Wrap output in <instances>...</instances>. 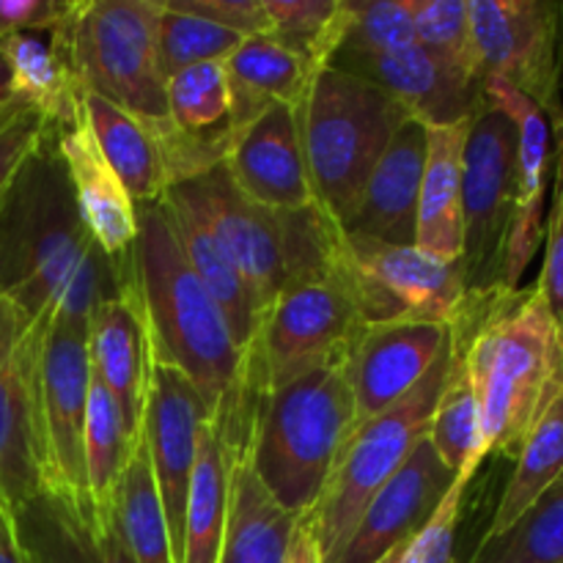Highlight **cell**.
<instances>
[{
	"label": "cell",
	"instance_id": "f35d334b",
	"mask_svg": "<svg viewBox=\"0 0 563 563\" xmlns=\"http://www.w3.org/2000/svg\"><path fill=\"white\" fill-rule=\"evenodd\" d=\"M344 9L346 31L335 53H394L416 44V0H344Z\"/></svg>",
	"mask_w": 563,
	"mask_h": 563
},
{
	"label": "cell",
	"instance_id": "836d02e7",
	"mask_svg": "<svg viewBox=\"0 0 563 563\" xmlns=\"http://www.w3.org/2000/svg\"><path fill=\"white\" fill-rule=\"evenodd\" d=\"M563 476V394L553 401L542 421L533 427L528 440L517 454L511 476L506 482L504 495L493 511L484 539L500 537L509 531L522 515L533 506V500L553 487Z\"/></svg>",
	"mask_w": 563,
	"mask_h": 563
},
{
	"label": "cell",
	"instance_id": "83f0119b",
	"mask_svg": "<svg viewBox=\"0 0 563 563\" xmlns=\"http://www.w3.org/2000/svg\"><path fill=\"white\" fill-rule=\"evenodd\" d=\"M229 460V517L218 563H284L295 517L262 487L247 454Z\"/></svg>",
	"mask_w": 563,
	"mask_h": 563
},
{
	"label": "cell",
	"instance_id": "ffe728a7",
	"mask_svg": "<svg viewBox=\"0 0 563 563\" xmlns=\"http://www.w3.org/2000/svg\"><path fill=\"white\" fill-rule=\"evenodd\" d=\"M484 93L517 130V203L504 262V289H520L528 264L544 242V192L550 165V121L542 110L498 77H484Z\"/></svg>",
	"mask_w": 563,
	"mask_h": 563
},
{
	"label": "cell",
	"instance_id": "c3c4849f",
	"mask_svg": "<svg viewBox=\"0 0 563 563\" xmlns=\"http://www.w3.org/2000/svg\"><path fill=\"white\" fill-rule=\"evenodd\" d=\"M9 33H14V25L9 22V16H5V9H3V0H0V38H5Z\"/></svg>",
	"mask_w": 563,
	"mask_h": 563
},
{
	"label": "cell",
	"instance_id": "4fadbf2b",
	"mask_svg": "<svg viewBox=\"0 0 563 563\" xmlns=\"http://www.w3.org/2000/svg\"><path fill=\"white\" fill-rule=\"evenodd\" d=\"M484 77H498L531 99L555 135L563 130L561 20L553 0H467Z\"/></svg>",
	"mask_w": 563,
	"mask_h": 563
},
{
	"label": "cell",
	"instance_id": "6da1fadb",
	"mask_svg": "<svg viewBox=\"0 0 563 563\" xmlns=\"http://www.w3.org/2000/svg\"><path fill=\"white\" fill-rule=\"evenodd\" d=\"M130 295V264L104 256L82 225L53 124L0 196V297L31 322L49 313L88 322L102 302Z\"/></svg>",
	"mask_w": 563,
	"mask_h": 563
},
{
	"label": "cell",
	"instance_id": "4dcf8cb0",
	"mask_svg": "<svg viewBox=\"0 0 563 563\" xmlns=\"http://www.w3.org/2000/svg\"><path fill=\"white\" fill-rule=\"evenodd\" d=\"M229 517V460L212 423H203L187 495L179 563H218Z\"/></svg>",
	"mask_w": 563,
	"mask_h": 563
},
{
	"label": "cell",
	"instance_id": "b9f144b4",
	"mask_svg": "<svg viewBox=\"0 0 563 563\" xmlns=\"http://www.w3.org/2000/svg\"><path fill=\"white\" fill-rule=\"evenodd\" d=\"M49 126H53V121L42 110L31 108L25 102H16L0 119V196H3L5 187L11 185L16 170L31 157V152L38 146V141H42Z\"/></svg>",
	"mask_w": 563,
	"mask_h": 563
},
{
	"label": "cell",
	"instance_id": "bcb514c9",
	"mask_svg": "<svg viewBox=\"0 0 563 563\" xmlns=\"http://www.w3.org/2000/svg\"><path fill=\"white\" fill-rule=\"evenodd\" d=\"M16 102H20V99H16V93H14V80H11L9 58H5L3 47H0V119H3V115L9 113Z\"/></svg>",
	"mask_w": 563,
	"mask_h": 563
},
{
	"label": "cell",
	"instance_id": "3957f363",
	"mask_svg": "<svg viewBox=\"0 0 563 563\" xmlns=\"http://www.w3.org/2000/svg\"><path fill=\"white\" fill-rule=\"evenodd\" d=\"M449 328L478 399L487 454L515 462L563 394V324L533 284L465 295Z\"/></svg>",
	"mask_w": 563,
	"mask_h": 563
},
{
	"label": "cell",
	"instance_id": "44dd1931",
	"mask_svg": "<svg viewBox=\"0 0 563 563\" xmlns=\"http://www.w3.org/2000/svg\"><path fill=\"white\" fill-rule=\"evenodd\" d=\"M427 163V126L407 119L396 130L379 163L368 176L361 207L344 225V236L379 242V245H416L418 196Z\"/></svg>",
	"mask_w": 563,
	"mask_h": 563
},
{
	"label": "cell",
	"instance_id": "8d00e7d4",
	"mask_svg": "<svg viewBox=\"0 0 563 563\" xmlns=\"http://www.w3.org/2000/svg\"><path fill=\"white\" fill-rule=\"evenodd\" d=\"M467 563H563V476L509 531L482 539Z\"/></svg>",
	"mask_w": 563,
	"mask_h": 563
},
{
	"label": "cell",
	"instance_id": "9c48e42d",
	"mask_svg": "<svg viewBox=\"0 0 563 563\" xmlns=\"http://www.w3.org/2000/svg\"><path fill=\"white\" fill-rule=\"evenodd\" d=\"M366 328L335 264L333 275L289 286L258 322L251 350V388L256 399L295 383L302 374L350 355Z\"/></svg>",
	"mask_w": 563,
	"mask_h": 563
},
{
	"label": "cell",
	"instance_id": "7402d4cb",
	"mask_svg": "<svg viewBox=\"0 0 563 563\" xmlns=\"http://www.w3.org/2000/svg\"><path fill=\"white\" fill-rule=\"evenodd\" d=\"M58 148L82 225L102 247L104 256L119 264H130L137 236L135 201L93 141L91 126L82 115V104L71 124L58 126Z\"/></svg>",
	"mask_w": 563,
	"mask_h": 563
},
{
	"label": "cell",
	"instance_id": "52a82bcc",
	"mask_svg": "<svg viewBox=\"0 0 563 563\" xmlns=\"http://www.w3.org/2000/svg\"><path fill=\"white\" fill-rule=\"evenodd\" d=\"M157 0L71 3L53 27L82 91L135 115L148 130L168 124L165 75L157 55Z\"/></svg>",
	"mask_w": 563,
	"mask_h": 563
},
{
	"label": "cell",
	"instance_id": "30bf717a",
	"mask_svg": "<svg viewBox=\"0 0 563 563\" xmlns=\"http://www.w3.org/2000/svg\"><path fill=\"white\" fill-rule=\"evenodd\" d=\"M517 203V130L484 102L462 154V273L465 295L504 289V262Z\"/></svg>",
	"mask_w": 563,
	"mask_h": 563
},
{
	"label": "cell",
	"instance_id": "ba28073f",
	"mask_svg": "<svg viewBox=\"0 0 563 563\" xmlns=\"http://www.w3.org/2000/svg\"><path fill=\"white\" fill-rule=\"evenodd\" d=\"M449 368L451 335L427 377L399 405L361 423L344 438L319 500L306 517H300L317 539L322 563L344 548L374 495L401 471L416 445L427 438Z\"/></svg>",
	"mask_w": 563,
	"mask_h": 563
},
{
	"label": "cell",
	"instance_id": "e0dca14e",
	"mask_svg": "<svg viewBox=\"0 0 563 563\" xmlns=\"http://www.w3.org/2000/svg\"><path fill=\"white\" fill-rule=\"evenodd\" d=\"M328 66L385 88L423 126L471 121L487 102L482 77L445 64L418 44L394 53H335Z\"/></svg>",
	"mask_w": 563,
	"mask_h": 563
},
{
	"label": "cell",
	"instance_id": "e575fe53",
	"mask_svg": "<svg viewBox=\"0 0 563 563\" xmlns=\"http://www.w3.org/2000/svg\"><path fill=\"white\" fill-rule=\"evenodd\" d=\"M434 454L460 482H473L478 465L487 460V445L482 432V410L473 394L467 372L451 352V368L440 390L438 407L432 412V423L427 432Z\"/></svg>",
	"mask_w": 563,
	"mask_h": 563
},
{
	"label": "cell",
	"instance_id": "5bb4252c",
	"mask_svg": "<svg viewBox=\"0 0 563 563\" xmlns=\"http://www.w3.org/2000/svg\"><path fill=\"white\" fill-rule=\"evenodd\" d=\"M42 330L44 317L31 322L0 297V506L9 515L47 489L38 410Z\"/></svg>",
	"mask_w": 563,
	"mask_h": 563
},
{
	"label": "cell",
	"instance_id": "ee69618b",
	"mask_svg": "<svg viewBox=\"0 0 563 563\" xmlns=\"http://www.w3.org/2000/svg\"><path fill=\"white\" fill-rule=\"evenodd\" d=\"M284 563H322V553H319V544L313 539L311 528L302 520L295 522L289 537V548H286Z\"/></svg>",
	"mask_w": 563,
	"mask_h": 563
},
{
	"label": "cell",
	"instance_id": "d6986e66",
	"mask_svg": "<svg viewBox=\"0 0 563 563\" xmlns=\"http://www.w3.org/2000/svg\"><path fill=\"white\" fill-rule=\"evenodd\" d=\"M236 190L267 209L311 207L313 192L302 154L300 113L291 104H269L234 135L225 157Z\"/></svg>",
	"mask_w": 563,
	"mask_h": 563
},
{
	"label": "cell",
	"instance_id": "f1b7e54d",
	"mask_svg": "<svg viewBox=\"0 0 563 563\" xmlns=\"http://www.w3.org/2000/svg\"><path fill=\"white\" fill-rule=\"evenodd\" d=\"M80 104L82 115L93 132V141L102 148L104 159L115 170L121 185L126 187L135 207L159 201L170 185L154 132L146 124H141L135 115H130L108 99L97 97V93L82 91Z\"/></svg>",
	"mask_w": 563,
	"mask_h": 563
},
{
	"label": "cell",
	"instance_id": "1f68e13d",
	"mask_svg": "<svg viewBox=\"0 0 563 563\" xmlns=\"http://www.w3.org/2000/svg\"><path fill=\"white\" fill-rule=\"evenodd\" d=\"M110 511L132 563H176L143 438L115 482Z\"/></svg>",
	"mask_w": 563,
	"mask_h": 563
},
{
	"label": "cell",
	"instance_id": "ac0fdd59",
	"mask_svg": "<svg viewBox=\"0 0 563 563\" xmlns=\"http://www.w3.org/2000/svg\"><path fill=\"white\" fill-rule=\"evenodd\" d=\"M456 476L423 438L401 471L379 489L352 528L344 548L328 563H377L416 539L454 487Z\"/></svg>",
	"mask_w": 563,
	"mask_h": 563
},
{
	"label": "cell",
	"instance_id": "d6a6232c",
	"mask_svg": "<svg viewBox=\"0 0 563 563\" xmlns=\"http://www.w3.org/2000/svg\"><path fill=\"white\" fill-rule=\"evenodd\" d=\"M168 121L179 135L220 148L229 157L234 130H231V88L223 60L196 64L176 71L165 82Z\"/></svg>",
	"mask_w": 563,
	"mask_h": 563
},
{
	"label": "cell",
	"instance_id": "603a6c76",
	"mask_svg": "<svg viewBox=\"0 0 563 563\" xmlns=\"http://www.w3.org/2000/svg\"><path fill=\"white\" fill-rule=\"evenodd\" d=\"M88 355L91 372L110 390L124 418L126 438L132 445L141 443L143 401H146L148 352L146 324L137 308L135 291L130 297L108 300L88 319Z\"/></svg>",
	"mask_w": 563,
	"mask_h": 563
},
{
	"label": "cell",
	"instance_id": "ab89813d",
	"mask_svg": "<svg viewBox=\"0 0 563 563\" xmlns=\"http://www.w3.org/2000/svg\"><path fill=\"white\" fill-rule=\"evenodd\" d=\"M412 25H416L418 47L484 80L473 44L467 0H416Z\"/></svg>",
	"mask_w": 563,
	"mask_h": 563
},
{
	"label": "cell",
	"instance_id": "7a4b0ae2",
	"mask_svg": "<svg viewBox=\"0 0 563 563\" xmlns=\"http://www.w3.org/2000/svg\"><path fill=\"white\" fill-rule=\"evenodd\" d=\"M135 209L132 291L146 324L152 361L190 379L225 456L242 454L251 443L258 407L251 388V357L240 350L220 306L181 256L163 198Z\"/></svg>",
	"mask_w": 563,
	"mask_h": 563
},
{
	"label": "cell",
	"instance_id": "f546056e",
	"mask_svg": "<svg viewBox=\"0 0 563 563\" xmlns=\"http://www.w3.org/2000/svg\"><path fill=\"white\" fill-rule=\"evenodd\" d=\"M0 47L9 58L16 99L42 110L55 126L71 124L80 113L82 88L53 27L9 33Z\"/></svg>",
	"mask_w": 563,
	"mask_h": 563
},
{
	"label": "cell",
	"instance_id": "7bdbcfd3",
	"mask_svg": "<svg viewBox=\"0 0 563 563\" xmlns=\"http://www.w3.org/2000/svg\"><path fill=\"white\" fill-rule=\"evenodd\" d=\"M165 5L218 22V25L231 27L242 36L269 33V20L264 14L262 0H165Z\"/></svg>",
	"mask_w": 563,
	"mask_h": 563
},
{
	"label": "cell",
	"instance_id": "60d3db41",
	"mask_svg": "<svg viewBox=\"0 0 563 563\" xmlns=\"http://www.w3.org/2000/svg\"><path fill=\"white\" fill-rule=\"evenodd\" d=\"M537 286L542 289L553 317L563 324V130L555 135L553 207L544 225V267Z\"/></svg>",
	"mask_w": 563,
	"mask_h": 563
},
{
	"label": "cell",
	"instance_id": "8992f818",
	"mask_svg": "<svg viewBox=\"0 0 563 563\" xmlns=\"http://www.w3.org/2000/svg\"><path fill=\"white\" fill-rule=\"evenodd\" d=\"M297 113L313 201L344 229L374 165L412 115L385 88L333 66L317 71Z\"/></svg>",
	"mask_w": 563,
	"mask_h": 563
},
{
	"label": "cell",
	"instance_id": "681fc988",
	"mask_svg": "<svg viewBox=\"0 0 563 563\" xmlns=\"http://www.w3.org/2000/svg\"><path fill=\"white\" fill-rule=\"evenodd\" d=\"M559 20H561V44H559V55H561V82H563V3H559Z\"/></svg>",
	"mask_w": 563,
	"mask_h": 563
},
{
	"label": "cell",
	"instance_id": "d4e9b609",
	"mask_svg": "<svg viewBox=\"0 0 563 563\" xmlns=\"http://www.w3.org/2000/svg\"><path fill=\"white\" fill-rule=\"evenodd\" d=\"M231 88V130L236 132L251 124L269 104H291L300 108L317 66L280 42L273 33L242 38L240 47L223 60Z\"/></svg>",
	"mask_w": 563,
	"mask_h": 563
},
{
	"label": "cell",
	"instance_id": "f6af8a7d",
	"mask_svg": "<svg viewBox=\"0 0 563 563\" xmlns=\"http://www.w3.org/2000/svg\"><path fill=\"white\" fill-rule=\"evenodd\" d=\"M0 563H27L20 542H16L14 522L3 506H0Z\"/></svg>",
	"mask_w": 563,
	"mask_h": 563
},
{
	"label": "cell",
	"instance_id": "cb8c5ba5",
	"mask_svg": "<svg viewBox=\"0 0 563 563\" xmlns=\"http://www.w3.org/2000/svg\"><path fill=\"white\" fill-rule=\"evenodd\" d=\"M11 522L27 563H132L113 520H86L47 489L16 509Z\"/></svg>",
	"mask_w": 563,
	"mask_h": 563
},
{
	"label": "cell",
	"instance_id": "d590c367",
	"mask_svg": "<svg viewBox=\"0 0 563 563\" xmlns=\"http://www.w3.org/2000/svg\"><path fill=\"white\" fill-rule=\"evenodd\" d=\"M82 445H86L88 495H91L93 511H97L99 520L108 522L113 520V511H110L113 487L119 482L124 465L130 462L135 445L126 438V427L119 405H115L110 390L104 388V383L93 372L91 388H88Z\"/></svg>",
	"mask_w": 563,
	"mask_h": 563
},
{
	"label": "cell",
	"instance_id": "277c9868",
	"mask_svg": "<svg viewBox=\"0 0 563 563\" xmlns=\"http://www.w3.org/2000/svg\"><path fill=\"white\" fill-rule=\"evenodd\" d=\"M170 187L190 201L240 269L262 317L289 286L333 275L344 251V231L322 207H258L236 190L225 163Z\"/></svg>",
	"mask_w": 563,
	"mask_h": 563
},
{
	"label": "cell",
	"instance_id": "8fae6325",
	"mask_svg": "<svg viewBox=\"0 0 563 563\" xmlns=\"http://www.w3.org/2000/svg\"><path fill=\"white\" fill-rule=\"evenodd\" d=\"M91 388L88 322L64 313L44 317L38 346V410H42L44 484L47 493L97 520L86 482V407ZM110 522V520H108Z\"/></svg>",
	"mask_w": 563,
	"mask_h": 563
},
{
	"label": "cell",
	"instance_id": "74e56055",
	"mask_svg": "<svg viewBox=\"0 0 563 563\" xmlns=\"http://www.w3.org/2000/svg\"><path fill=\"white\" fill-rule=\"evenodd\" d=\"M242 33L231 27L209 22L203 16L185 14L163 3L157 20V55L159 69L165 80L176 71L196 64H212V60H225L242 44Z\"/></svg>",
	"mask_w": 563,
	"mask_h": 563
},
{
	"label": "cell",
	"instance_id": "9a60e30c",
	"mask_svg": "<svg viewBox=\"0 0 563 563\" xmlns=\"http://www.w3.org/2000/svg\"><path fill=\"white\" fill-rule=\"evenodd\" d=\"M207 421V405L190 379L165 363L152 361L141 438L148 451V465H152L176 563L181 561V542H185L187 495L198 460V438Z\"/></svg>",
	"mask_w": 563,
	"mask_h": 563
},
{
	"label": "cell",
	"instance_id": "7c38bea8",
	"mask_svg": "<svg viewBox=\"0 0 563 563\" xmlns=\"http://www.w3.org/2000/svg\"><path fill=\"white\" fill-rule=\"evenodd\" d=\"M339 273L366 324L445 322L465 300L462 262L344 236Z\"/></svg>",
	"mask_w": 563,
	"mask_h": 563
},
{
	"label": "cell",
	"instance_id": "7dc6e473",
	"mask_svg": "<svg viewBox=\"0 0 563 563\" xmlns=\"http://www.w3.org/2000/svg\"><path fill=\"white\" fill-rule=\"evenodd\" d=\"M410 544H412V539H410V542L399 544V548H396V550H394V553H388V555H385V559H383V561H377V563H401V561H405L407 550H410Z\"/></svg>",
	"mask_w": 563,
	"mask_h": 563
},
{
	"label": "cell",
	"instance_id": "2e32d148",
	"mask_svg": "<svg viewBox=\"0 0 563 563\" xmlns=\"http://www.w3.org/2000/svg\"><path fill=\"white\" fill-rule=\"evenodd\" d=\"M449 335L445 322L366 324L346 355V379L355 405L352 429L399 405L427 377Z\"/></svg>",
	"mask_w": 563,
	"mask_h": 563
},
{
	"label": "cell",
	"instance_id": "5b68a950",
	"mask_svg": "<svg viewBox=\"0 0 563 563\" xmlns=\"http://www.w3.org/2000/svg\"><path fill=\"white\" fill-rule=\"evenodd\" d=\"M352 418L346 357L302 374L258 401L251 443L242 454H247L262 487L295 520L319 500Z\"/></svg>",
	"mask_w": 563,
	"mask_h": 563
},
{
	"label": "cell",
	"instance_id": "484cf974",
	"mask_svg": "<svg viewBox=\"0 0 563 563\" xmlns=\"http://www.w3.org/2000/svg\"><path fill=\"white\" fill-rule=\"evenodd\" d=\"M163 203L165 212H168L170 229L176 234V242L181 247V256H185L192 273L198 275V280L207 286V291L220 306L240 350L251 357L253 341H256L258 333V322H262V311H258L245 278L231 264V258L225 256V251L214 240L212 231L203 225L196 209L190 207V201L176 187L165 190Z\"/></svg>",
	"mask_w": 563,
	"mask_h": 563
},
{
	"label": "cell",
	"instance_id": "4316f807",
	"mask_svg": "<svg viewBox=\"0 0 563 563\" xmlns=\"http://www.w3.org/2000/svg\"><path fill=\"white\" fill-rule=\"evenodd\" d=\"M471 121L427 126V163L418 196L416 247L462 262V154Z\"/></svg>",
	"mask_w": 563,
	"mask_h": 563
}]
</instances>
